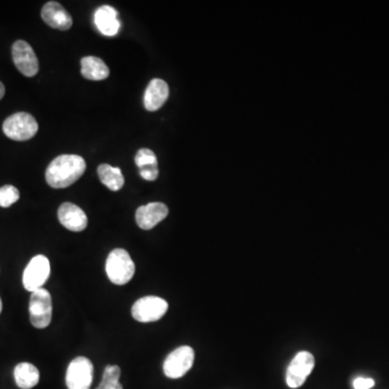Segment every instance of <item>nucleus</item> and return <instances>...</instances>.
Masks as SVG:
<instances>
[{
	"label": "nucleus",
	"instance_id": "6",
	"mask_svg": "<svg viewBox=\"0 0 389 389\" xmlns=\"http://www.w3.org/2000/svg\"><path fill=\"white\" fill-rule=\"evenodd\" d=\"M30 320L37 329L47 328L51 324L52 299L46 289H39L31 295Z\"/></svg>",
	"mask_w": 389,
	"mask_h": 389
},
{
	"label": "nucleus",
	"instance_id": "9",
	"mask_svg": "<svg viewBox=\"0 0 389 389\" xmlns=\"http://www.w3.org/2000/svg\"><path fill=\"white\" fill-rule=\"evenodd\" d=\"M93 380V365L86 357L72 360L66 371L68 389H90Z\"/></svg>",
	"mask_w": 389,
	"mask_h": 389
},
{
	"label": "nucleus",
	"instance_id": "19",
	"mask_svg": "<svg viewBox=\"0 0 389 389\" xmlns=\"http://www.w3.org/2000/svg\"><path fill=\"white\" fill-rule=\"evenodd\" d=\"M122 370L118 366H107L104 370L102 382L97 389H124L119 383Z\"/></svg>",
	"mask_w": 389,
	"mask_h": 389
},
{
	"label": "nucleus",
	"instance_id": "21",
	"mask_svg": "<svg viewBox=\"0 0 389 389\" xmlns=\"http://www.w3.org/2000/svg\"><path fill=\"white\" fill-rule=\"evenodd\" d=\"M135 164L139 169H145L151 166H158L157 157L155 153L149 149H142L135 155Z\"/></svg>",
	"mask_w": 389,
	"mask_h": 389
},
{
	"label": "nucleus",
	"instance_id": "10",
	"mask_svg": "<svg viewBox=\"0 0 389 389\" xmlns=\"http://www.w3.org/2000/svg\"><path fill=\"white\" fill-rule=\"evenodd\" d=\"M12 59L21 74L33 77L38 73L39 62L30 43L18 41L12 46Z\"/></svg>",
	"mask_w": 389,
	"mask_h": 389
},
{
	"label": "nucleus",
	"instance_id": "25",
	"mask_svg": "<svg viewBox=\"0 0 389 389\" xmlns=\"http://www.w3.org/2000/svg\"><path fill=\"white\" fill-rule=\"evenodd\" d=\"M1 311H3V302H1V299H0V314H1Z\"/></svg>",
	"mask_w": 389,
	"mask_h": 389
},
{
	"label": "nucleus",
	"instance_id": "8",
	"mask_svg": "<svg viewBox=\"0 0 389 389\" xmlns=\"http://www.w3.org/2000/svg\"><path fill=\"white\" fill-rule=\"evenodd\" d=\"M315 368V357L309 351H299L287 370L286 380L290 388H299L307 382Z\"/></svg>",
	"mask_w": 389,
	"mask_h": 389
},
{
	"label": "nucleus",
	"instance_id": "12",
	"mask_svg": "<svg viewBox=\"0 0 389 389\" xmlns=\"http://www.w3.org/2000/svg\"><path fill=\"white\" fill-rule=\"evenodd\" d=\"M60 223L72 232H82L88 226V218L81 208L72 203H64L59 208Z\"/></svg>",
	"mask_w": 389,
	"mask_h": 389
},
{
	"label": "nucleus",
	"instance_id": "17",
	"mask_svg": "<svg viewBox=\"0 0 389 389\" xmlns=\"http://www.w3.org/2000/svg\"><path fill=\"white\" fill-rule=\"evenodd\" d=\"M38 369L30 363H21L14 368V380L21 389H32L39 383Z\"/></svg>",
	"mask_w": 389,
	"mask_h": 389
},
{
	"label": "nucleus",
	"instance_id": "23",
	"mask_svg": "<svg viewBox=\"0 0 389 389\" xmlns=\"http://www.w3.org/2000/svg\"><path fill=\"white\" fill-rule=\"evenodd\" d=\"M140 174L144 180L146 181H155L157 180L158 174H159V170H158V166H151V168H145V169H140Z\"/></svg>",
	"mask_w": 389,
	"mask_h": 389
},
{
	"label": "nucleus",
	"instance_id": "13",
	"mask_svg": "<svg viewBox=\"0 0 389 389\" xmlns=\"http://www.w3.org/2000/svg\"><path fill=\"white\" fill-rule=\"evenodd\" d=\"M41 18L46 24L55 30L68 31L73 25L72 16L64 9L63 6L57 1H49L43 6Z\"/></svg>",
	"mask_w": 389,
	"mask_h": 389
},
{
	"label": "nucleus",
	"instance_id": "7",
	"mask_svg": "<svg viewBox=\"0 0 389 389\" xmlns=\"http://www.w3.org/2000/svg\"><path fill=\"white\" fill-rule=\"evenodd\" d=\"M195 360V351L191 346H181L174 349L166 358L164 372L166 378H180L191 369Z\"/></svg>",
	"mask_w": 389,
	"mask_h": 389
},
{
	"label": "nucleus",
	"instance_id": "14",
	"mask_svg": "<svg viewBox=\"0 0 389 389\" xmlns=\"http://www.w3.org/2000/svg\"><path fill=\"white\" fill-rule=\"evenodd\" d=\"M95 23L97 30L105 36H115L119 32L120 22L118 20V14L112 6L105 5L97 8L95 14Z\"/></svg>",
	"mask_w": 389,
	"mask_h": 389
},
{
	"label": "nucleus",
	"instance_id": "18",
	"mask_svg": "<svg viewBox=\"0 0 389 389\" xmlns=\"http://www.w3.org/2000/svg\"><path fill=\"white\" fill-rule=\"evenodd\" d=\"M97 174L101 182L110 191H117L124 186V178L119 168L103 164L97 168Z\"/></svg>",
	"mask_w": 389,
	"mask_h": 389
},
{
	"label": "nucleus",
	"instance_id": "3",
	"mask_svg": "<svg viewBox=\"0 0 389 389\" xmlns=\"http://www.w3.org/2000/svg\"><path fill=\"white\" fill-rule=\"evenodd\" d=\"M3 130L11 140L23 142V141L31 140L36 135L38 124L31 114L21 112V113L14 114L5 120Z\"/></svg>",
	"mask_w": 389,
	"mask_h": 389
},
{
	"label": "nucleus",
	"instance_id": "16",
	"mask_svg": "<svg viewBox=\"0 0 389 389\" xmlns=\"http://www.w3.org/2000/svg\"><path fill=\"white\" fill-rule=\"evenodd\" d=\"M81 75L88 80H104L110 76V68L103 60L97 57H85L81 59Z\"/></svg>",
	"mask_w": 389,
	"mask_h": 389
},
{
	"label": "nucleus",
	"instance_id": "5",
	"mask_svg": "<svg viewBox=\"0 0 389 389\" xmlns=\"http://www.w3.org/2000/svg\"><path fill=\"white\" fill-rule=\"evenodd\" d=\"M51 266L45 255H36L27 264L23 272V286L30 292L43 289V284L49 279Z\"/></svg>",
	"mask_w": 389,
	"mask_h": 389
},
{
	"label": "nucleus",
	"instance_id": "1",
	"mask_svg": "<svg viewBox=\"0 0 389 389\" xmlns=\"http://www.w3.org/2000/svg\"><path fill=\"white\" fill-rule=\"evenodd\" d=\"M86 160L78 155H61L52 160L46 171V181L53 188H66L86 171Z\"/></svg>",
	"mask_w": 389,
	"mask_h": 389
},
{
	"label": "nucleus",
	"instance_id": "22",
	"mask_svg": "<svg viewBox=\"0 0 389 389\" xmlns=\"http://www.w3.org/2000/svg\"><path fill=\"white\" fill-rule=\"evenodd\" d=\"M374 385H375V380L373 378H363V376L356 378L353 383V389H371Z\"/></svg>",
	"mask_w": 389,
	"mask_h": 389
},
{
	"label": "nucleus",
	"instance_id": "24",
	"mask_svg": "<svg viewBox=\"0 0 389 389\" xmlns=\"http://www.w3.org/2000/svg\"><path fill=\"white\" fill-rule=\"evenodd\" d=\"M5 86H4V83L0 81V100L3 99L4 95H5Z\"/></svg>",
	"mask_w": 389,
	"mask_h": 389
},
{
	"label": "nucleus",
	"instance_id": "2",
	"mask_svg": "<svg viewBox=\"0 0 389 389\" xmlns=\"http://www.w3.org/2000/svg\"><path fill=\"white\" fill-rule=\"evenodd\" d=\"M105 270L110 282L117 286H124L134 276V262L126 250L118 247L108 255Z\"/></svg>",
	"mask_w": 389,
	"mask_h": 389
},
{
	"label": "nucleus",
	"instance_id": "11",
	"mask_svg": "<svg viewBox=\"0 0 389 389\" xmlns=\"http://www.w3.org/2000/svg\"><path fill=\"white\" fill-rule=\"evenodd\" d=\"M169 214V209L164 203H151L141 206L135 212V220L139 228L149 230L164 220Z\"/></svg>",
	"mask_w": 389,
	"mask_h": 389
},
{
	"label": "nucleus",
	"instance_id": "15",
	"mask_svg": "<svg viewBox=\"0 0 389 389\" xmlns=\"http://www.w3.org/2000/svg\"><path fill=\"white\" fill-rule=\"evenodd\" d=\"M169 97V86L162 79H153L145 90L144 106L149 112L159 110Z\"/></svg>",
	"mask_w": 389,
	"mask_h": 389
},
{
	"label": "nucleus",
	"instance_id": "4",
	"mask_svg": "<svg viewBox=\"0 0 389 389\" xmlns=\"http://www.w3.org/2000/svg\"><path fill=\"white\" fill-rule=\"evenodd\" d=\"M169 305L166 299L158 297H144L137 299L133 304L131 314L137 321L147 324V322L158 321L166 315Z\"/></svg>",
	"mask_w": 389,
	"mask_h": 389
},
{
	"label": "nucleus",
	"instance_id": "20",
	"mask_svg": "<svg viewBox=\"0 0 389 389\" xmlns=\"http://www.w3.org/2000/svg\"><path fill=\"white\" fill-rule=\"evenodd\" d=\"M20 199V191L12 185L0 187V207L9 208Z\"/></svg>",
	"mask_w": 389,
	"mask_h": 389
}]
</instances>
